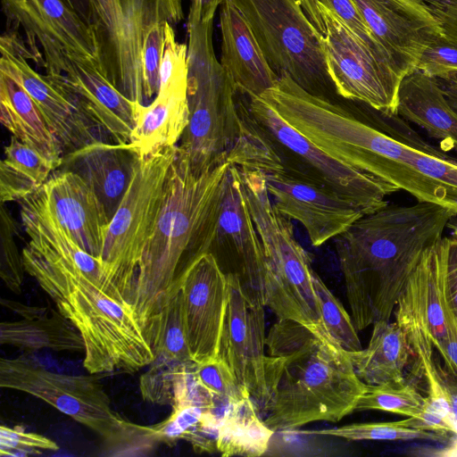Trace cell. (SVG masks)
<instances>
[{"mask_svg": "<svg viewBox=\"0 0 457 457\" xmlns=\"http://www.w3.org/2000/svg\"><path fill=\"white\" fill-rule=\"evenodd\" d=\"M247 100L252 117L279 158L282 172L339 194L365 214L387 205L386 197L401 190L330 156L288 124L262 97Z\"/></svg>", "mask_w": 457, "mask_h": 457, "instance_id": "11", "label": "cell"}, {"mask_svg": "<svg viewBox=\"0 0 457 457\" xmlns=\"http://www.w3.org/2000/svg\"><path fill=\"white\" fill-rule=\"evenodd\" d=\"M167 23L161 22L154 25L147 34L144 44L142 66L147 104L154 99L160 88V66Z\"/></svg>", "mask_w": 457, "mask_h": 457, "instance_id": "44", "label": "cell"}, {"mask_svg": "<svg viewBox=\"0 0 457 457\" xmlns=\"http://www.w3.org/2000/svg\"><path fill=\"white\" fill-rule=\"evenodd\" d=\"M0 120L12 136L62 164V151L29 93L0 71Z\"/></svg>", "mask_w": 457, "mask_h": 457, "instance_id": "29", "label": "cell"}, {"mask_svg": "<svg viewBox=\"0 0 457 457\" xmlns=\"http://www.w3.org/2000/svg\"><path fill=\"white\" fill-rule=\"evenodd\" d=\"M393 314L410 345L429 344L440 351L457 316L448 290L445 237L423 252Z\"/></svg>", "mask_w": 457, "mask_h": 457, "instance_id": "18", "label": "cell"}, {"mask_svg": "<svg viewBox=\"0 0 457 457\" xmlns=\"http://www.w3.org/2000/svg\"><path fill=\"white\" fill-rule=\"evenodd\" d=\"M426 396H423L411 383L366 384L359 399L355 411H382L406 418L420 416Z\"/></svg>", "mask_w": 457, "mask_h": 457, "instance_id": "34", "label": "cell"}, {"mask_svg": "<svg viewBox=\"0 0 457 457\" xmlns=\"http://www.w3.org/2000/svg\"><path fill=\"white\" fill-rule=\"evenodd\" d=\"M438 353L447 372L457 378V316L449 327L446 340Z\"/></svg>", "mask_w": 457, "mask_h": 457, "instance_id": "49", "label": "cell"}, {"mask_svg": "<svg viewBox=\"0 0 457 457\" xmlns=\"http://www.w3.org/2000/svg\"><path fill=\"white\" fill-rule=\"evenodd\" d=\"M440 81L457 76V42L444 35L436 37L424 50L417 69Z\"/></svg>", "mask_w": 457, "mask_h": 457, "instance_id": "41", "label": "cell"}, {"mask_svg": "<svg viewBox=\"0 0 457 457\" xmlns=\"http://www.w3.org/2000/svg\"><path fill=\"white\" fill-rule=\"evenodd\" d=\"M295 430L305 436H328L348 441L425 440L445 444L451 439L435 432L405 427L399 420L352 423L330 428Z\"/></svg>", "mask_w": 457, "mask_h": 457, "instance_id": "33", "label": "cell"}, {"mask_svg": "<svg viewBox=\"0 0 457 457\" xmlns=\"http://www.w3.org/2000/svg\"><path fill=\"white\" fill-rule=\"evenodd\" d=\"M162 314L156 357L162 356L180 362L193 361L187 345L180 288L170 295Z\"/></svg>", "mask_w": 457, "mask_h": 457, "instance_id": "36", "label": "cell"}, {"mask_svg": "<svg viewBox=\"0 0 457 457\" xmlns=\"http://www.w3.org/2000/svg\"><path fill=\"white\" fill-rule=\"evenodd\" d=\"M451 105L457 111V80L440 81Z\"/></svg>", "mask_w": 457, "mask_h": 457, "instance_id": "52", "label": "cell"}, {"mask_svg": "<svg viewBox=\"0 0 457 457\" xmlns=\"http://www.w3.org/2000/svg\"><path fill=\"white\" fill-rule=\"evenodd\" d=\"M446 248L447 283L450 301L457 315V239L445 237Z\"/></svg>", "mask_w": 457, "mask_h": 457, "instance_id": "48", "label": "cell"}, {"mask_svg": "<svg viewBox=\"0 0 457 457\" xmlns=\"http://www.w3.org/2000/svg\"><path fill=\"white\" fill-rule=\"evenodd\" d=\"M99 46V70L126 97L147 105L142 56L147 34L184 19L182 0H86Z\"/></svg>", "mask_w": 457, "mask_h": 457, "instance_id": "10", "label": "cell"}, {"mask_svg": "<svg viewBox=\"0 0 457 457\" xmlns=\"http://www.w3.org/2000/svg\"><path fill=\"white\" fill-rule=\"evenodd\" d=\"M294 129L330 156L391 183L418 202L454 208L450 189L413 164L417 151L439 153L399 115L372 121L337 100L314 96L289 76L260 96ZM455 209V208H454Z\"/></svg>", "mask_w": 457, "mask_h": 457, "instance_id": "2", "label": "cell"}, {"mask_svg": "<svg viewBox=\"0 0 457 457\" xmlns=\"http://www.w3.org/2000/svg\"><path fill=\"white\" fill-rule=\"evenodd\" d=\"M209 253L225 273L238 278L249 300L264 303V251L245 197L238 167L234 164L229 165L222 183Z\"/></svg>", "mask_w": 457, "mask_h": 457, "instance_id": "16", "label": "cell"}, {"mask_svg": "<svg viewBox=\"0 0 457 457\" xmlns=\"http://www.w3.org/2000/svg\"><path fill=\"white\" fill-rule=\"evenodd\" d=\"M230 164L196 174L177 145L157 220L140 262L133 300L154 351L164 305L180 288L190 267L210 252L221 187Z\"/></svg>", "mask_w": 457, "mask_h": 457, "instance_id": "4", "label": "cell"}, {"mask_svg": "<svg viewBox=\"0 0 457 457\" xmlns=\"http://www.w3.org/2000/svg\"><path fill=\"white\" fill-rule=\"evenodd\" d=\"M187 91L158 92L147 105L139 104L130 143L141 157L177 145L188 123Z\"/></svg>", "mask_w": 457, "mask_h": 457, "instance_id": "28", "label": "cell"}, {"mask_svg": "<svg viewBox=\"0 0 457 457\" xmlns=\"http://www.w3.org/2000/svg\"><path fill=\"white\" fill-rule=\"evenodd\" d=\"M187 45L177 42L172 24L165 29L158 92L187 91Z\"/></svg>", "mask_w": 457, "mask_h": 457, "instance_id": "39", "label": "cell"}, {"mask_svg": "<svg viewBox=\"0 0 457 457\" xmlns=\"http://www.w3.org/2000/svg\"><path fill=\"white\" fill-rule=\"evenodd\" d=\"M245 197L263 247L264 304L278 320L301 323L331 337L312 282L310 253L296 240L292 220L274 205L259 170L238 167Z\"/></svg>", "mask_w": 457, "mask_h": 457, "instance_id": "7", "label": "cell"}, {"mask_svg": "<svg viewBox=\"0 0 457 457\" xmlns=\"http://www.w3.org/2000/svg\"><path fill=\"white\" fill-rule=\"evenodd\" d=\"M93 375L55 372L24 356L0 359L2 388L42 400L97 434L105 444L119 437L129 420L112 408L109 395Z\"/></svg>", "mask_w": 457, "mask_h": 457, "instance_id": "13", "label": "cell"}, {"mask_svg": "<svg viewBox=\"0 0 457 457\" xmlns=\"http://www.w3.org/2000/svg\"><path fill=\"white\" fill-rule=\"evenodd\" d=\"M375 38L404 76L444 30L425 0H354Z\"/></svg>", "mask_w": 457, "mask_h": 457, "instance_id": "21", "label": "cell"}, {"mask_svg": "<svg viewBox=\"0 0 457 457\" xmlns=\"http://www.w3.org/2000/svg\"><path fill=\"white\" fill-rule=\"evenodd\" d=\"M365 349L347 352L358 377L369 385L400 384L413 353L404 330L395 321L374 323Z\"/></svg>", "mask_w": 457, "mask_h": 457, "instance_id": "27", "label": "cell"}, {"mask_svg": "<svg viewBox=\"0 0 457 457\" xmlns=\"http://www.w3.org/2000/svg\"><path fill=\"white\" fill-rule=\"evenodd\" d=\"M318 1L331 9L346 24V26L362 40L386 54L366 23L354 0Z\"/></svg>", "mask_w": 457, "mask_h": 457, "instance_id": "46", "label": "cell"}, {"mask_svg": "<svg viewBox=\"0 0 457 457\" xmlns=\"http://www.w3.org/2000/svg\"><path fill=\"white\" fill-rule=\"evenodd\" d=\"M228 302L220 356L247 389L258 413L265 416L270 400V376L274 362L266 350L262 302L249 300L238 278L228 274Z\"/></svg>", "mask_w": 457, "mask_h": 457, "instance_id": "17", "label": "cell"}, {"mask_svg": "<svg viewBox=\"0 0 457 457\" xmlns=\"http://www.w3.org/2000/svg\"><path fill=\"white\" fill-rule=\"evenodd\" d=\"M314 290L320 303L323 323L331 337L345 351L362 349L351 314L328 289L318 273L312 274Z\"/></svg>", "mask_w": 457, "mask_h": 457, "instance_id": "35", "label": "cell"}, {"mask_svg": "<svg viewBox=\"0 0 457 457\" xmlns=\"http://www.w3.org/2000/svg\"><path fill=\"white\" fill-rule=\"evenodd\" d=\"M275 432L258 413L251 397L231 403L219 427L217 453L221 456L263 455Z\"/></svg>", "mask_w": 457, "mask_h": 457, "instance_id": "32", "label": "cell"}, {"mask_svg": "<svg viewBox=\"0 0 457 457\" xmlns=\"http://www.w3.org/2000/svg\"><path fill=\"white\" fill-rule=\"evenodd\" d=\"M261 173L276 208L303 225L313 246L334 239L365 215L349 199L317 184L280 171Z\"/></svg>", "mask_w": 457, "mask_h": 457, "instance_id": "20", "label": "cell"}, {"mask_svg": "<svg viewBox=\"0 0 457 457\" xmlns=\"http://www.w3.org/2000/svg\"><path fill=\"white\" fill-rule=\"evenodd\" d=\"M220 64L238 94L251 98L272 87L278 76L269 65L249 25L230 0L220 5Z\"/></svg>", "mask_w": 457, "mask_h": 457, "instance_id": "25", "label": "cell"}, {"mask_svg": "<svg viewBox=\"0 0 457 457\" xmlns=\"http://www.w3.org/2000/svg\"><path fill=\"white\" fill-rule=\"evenodd\" d=\"M230 1L278 77L287 75L307 92L336 100L326 65L323 36L297 0Z\"/></svg>", "mask_w": 457, "mask_h": 457, "instance_id": "8", "label": "cell"}, {"mask_svg": "<svg viewBox=\"0 0 457 457\" xmlns=\"http://www.w3.org/2000/svg\"><path fill=\"white\" fill-rule=\"evenodd\" d=\"M212 26L213 20L187 22L189 115L179 146L196 174L226 162L264 170L273 163V150L216 58Z\"/></svg>", "mask_w": 457, "mask_h": 457, "instance_id": "6", "label": "cell"}, {"mask_svg": "<svg viewBox=\"0 0 457 457\" xmlns=\"http://www.w3.org/2000/svg\"><path fill=\"white\" fill-rule=\"evenodd\" d=\"M152 426H141L128 421L118 438L105 443V454L114 456L147 455L157 445Z\"/></svg>", "mask_w": 457, "mask_h": 457, "instance_id": "45", "label": "cell"}, {"mask_svg": "<svg viewBox=\"0 0 457 457\" xmlns=\"http://www.w3.org/2000/svg\"><path fill=\"white\" fill-rule=\"evenodd\" d=\"M14 30L0 39V71L19 83L31 96L58 140L62 156L97 141L110 142L81 108L63 74H40L29 64V47Z\"/></svg>", "mask_w": 457, "mask_h": 457, "instance_id": "14", "label": "cell"}, {"mask_svg": "<svg viewBox=\"0 0 457 457\" xmlns=\"http://www.w3.org/2000/svg\"><path fill=\"white\" fill-rule=\"evenodd\" d=\"M0 343L23 350L48 349L55 352H84L78 329L58 311H46L30 317L0 324Z\"/></svg>", "mask_w": 457, "mask_h": 457, "instance_id": "30", "label": "cell"}, {"mask_svg": "<svg viewBox=\"0 0 457 457\" xmlns=\"http://www.w3.org/2000/svg\"><path fill=\"white\" fill-rule=\"evenodd\" d=\"M176 149L177 145L140 158L108 226L99 259L103 272L132 306L140 262L157 220Z\"/></svg>", "mask_w": 457, "mask_h": 457, "instance_id": "9", "label": "cell"}, {"mask_svg": "<svg viewBox=\"0 0 457 457\" xmlns=\"http://www.w3.org/2000/svg\"><path fill=\"white\" fill-rule=\"evenodd\" d=\"M222 0H191L187 22L209 21L213 20Z\"/></svg>", "mask_w": 457, "mask_h": 457, "instance_id": "50", "label": "cell"}, {"mask_svg": "<svg viewBox=\"0 0 457 457\" xmlns=\"http://www.w3.org/2000/svg\"><path fill=\"white\" fill-rule=\"evenodd\" d=\"M453 79L457 80V76H455Z\"/></svg>", "mask_w": 457, "mask_h": 457, "instance_id": "56", "label": "cell"}, {"mask_svg": "<svg viewBox=\"0 0 457 457\" xmlns=\"http://www.w3.org/2000/svg\"><path fill=\"white\" fill-rule=\"evenodd\" d=\"M457 211L431 202L368 213L334 238L357 331L389 321L423 252L444 237Z\"/></svg>", "mask_w": 457, "mask_h": 457, "instance_id": "3", "label": "cell"}, {"mask_svg": "<svg viewBox=\"0 0 457 457\" xmlns=\"http://www.w3.org/2000/svg\"><path fill=\"white\" fill-rule=\"evenodd\" d=\"M444 33L457 42V0H425Z\"/></svg>", "mask_w": 457, "mask_h": 457, "instance_id": "47", "label": "cell"}, {"mask_svg": "<svg viewBox=\"0 0 457 457\" xmlns=\"http://www.w3.org/2000/svg\"><path fill=\"white\" fill-rule=\"evenodd\" d=\"M226 403L227 401H223L214 409L200 406L172 409L171 414L166 420L152 425L154 434L159 443L171 445L179 439L185 440L210 411L222 408Z\"/></svg>", "mask_w": 457, "mask_h": 457, "instance_id": "42", "label": "cell"}, {"mask_svg": "<svg viewBox=\"0 0 457 457\" xmlns=\"http://www.w3.org/2000/svg\"><path fill=\"white\" fill-rule=\"evenodd\" d=\"M62 74L79 104L101 133L116 144L130 143L140 104L126 97L87 59L65 53Z\"/></svg>", "mask_w": 457, "mask_h": 457, "instance_id": "23", "label": "cell"}, {"mask_svg": "<svg viewBox=\"0 0 457 457\" xmlns=\"http://www.w3.org/2000/svg\"><path fill=\"white\" fill-rule=\"evenodd\" d=\"M306 4V14L313 24V26L318 29V31L324 35L325 33V26L324 22L321 19V16L318 11L317 7V0H304Z\"/></svg>", "mask_w": 457, "mask_h": 457, "instance_id": "51", "label": "cell"}, {"mask_svg": "<svg viewBox=\"0 0 457 457\" xmlns=\"http://www.w3.org/2000/svg\"><path fill=\"white\" fill-rule=\"evenodd\" d=\"M397 114L457 152V111L437 79L419 70L406 75L399 88Z\"/></svg>", "mask_w": 457, "mask_h": 457, "instance_id": "26", "label": "cell"}, {"mask_svg": "<svg viewBox=\"0 0 457 457\" xmlns=\"http://www.w3.org/2000/svg\"><path fill=\"white\" fill-rule=\"evenodd\" d=\"M71 7L76 8L75 6V3L77 2V0H65Z\"/></svg>", "mask_w": 457, "mask_h": 457, "instance_id": "55", "label": "cell"}, {"mask_svg": "<svg viewBox=\"0 0 457 457\" xmlns=\"http://www.w3.org/2000/svg\"><path fill=\"white\" fill-rule=\"evenodd\" d=\"M266 346L274 363L263 420L275 433L316 421L337 422L354 412L366 384L333 338L299 322L278 320L266 336Z\"/></svg>", "mask_w": 457, "mask_h": 457, "instance_id": "5", "label": "cell"}, {"mask_svg": "<svg viewBox=\"0 0 457 457\" xmlns=\"http://www.w3.org/2000/svg\"><path fill=\"white\" fill-rule=\"evenodd\" d=\"M297 1L300 3V4H301L302 8L303 9L304 12L306 13V10H307V9H306V4H305V1H304V0H297ZM306 15H307V14H306Z\"/></svg>", "mask_w": 457, "mask_h": 457, "instance_id": "54", "label": "cell"}, {"mask_svg": "<svg viewBox=\"0 0 457 457\" xmlns=\"http://www.w3.org/2000/svg\"><path fill=\"white\" fill-rule=\"evenodd\" d=\"M1 4L9 29H23L33 61L46 74H62L65 53L92 61L99 69L94 27L65 0H1Z\"/></svg>", "mask_w": 457, "mask_h": 457, "instance_id": "15", "label": "cell"}, {"mask_svg": "<svg viewBox=\"0 0 457 457\" xmlns=\"http://www.w3.org/2000/svg\"><path fill=\"white\" fill-rule=\"evenodd\" d=\"M195 372L199 381L222 400L237 403L251 397L229 365L220 355L204 362H195Z\"/></svg>", "mask_w": 457, "mask_h": 457, "instance_id": "37", "label": "cell"}, {"mask_svg": "<svg viewBox=\"0 0 457 457\" xmlns=\"http://www.w3.org/2000/svg\"><path fill=\"white\" fill-rule=\"evenodd\" d=\"M19 204L30 238L21 253L25 271L79 332L86 370L134 373L149 366L156 357L149 338L133 306L106 281L100 260L29 197Z\"/></svg>", "mask_w": 457, "mask_h": 457, "instance_id": "1", "label": "cell"}, {"mask_svg": "<svg viewBox=\"0 0 457 457\" xmlns=\"http://www.w3.org/2000/svg\"><path fill=\"white\" fill-rule=\"evenodd\" d=\"M187 345L194 362L220 355L228 302V275L207 253L187 271L181 286Z\"/></svg>", "mask_w": 457, "mask_h": 457, "instance_id": "19", "label": "cell"}, {"mask_svg": "<svg viewBox=\"0 0 457 457\" xmlns=\"http://www.w3.org/2000/svg\"><path fill=\"white\" fill-rule=\"evenodd\" d=\"M140 158L138 148L132 143L97 141L63 155L59 168L78 174L99 198L112 220Z\"/></svg>", "mask_w": 457, "mask_h": 457, "instance_id": "24", "label": "cell"}, {"mask_svg": "<svg viewBox=\"0 0 457 457\" xmlns=\"http://www.w3.org/2000/svg\"><path fill=\"white\" fill-rule=\"evenodd\" d=\"M58 445L52 439L32 432H27L21 427L0 428V455L27 456L39 454L45 451H56Z\"/></svg>", "mask_w": 457, "mask_h": 457, "instance_id": "43", "label": "cell"}, {"mask_svg": "<svg viewBox=\"0 0 457 457\" xmlns=\"http://www.w3.org/2000/svg\"><path fill=\"white\" fill-rule=\"evenodd\" d=\"M16 221L2 204L0 211V277L5 287L14 294H21L24 279V265L14 239Z\"/></svg>", "mask_w": 457, "mask_h": 457, "instance_id": "38", "label": "cell"}, {"mask_svg": "<svg viewBox=\"0 0 457 457\" xmlns=\"http://www.w3.org/2000/svg\"><path fill=\"white\" fill-rule=\"evenodd\" d=\"M316 3L325 26L327 70L337 95L386 116L398 115V93L405 76L384 52L358 37L328 6Z\"/></svg>", "mask_w": 457, "mask_h": 457, "instance_id": "12", "label": "cell"}, {"mask_svg": "<svg viewBox=\"0 0 457 457\" xmlns=\"http://www.w3.org/2000/svg\"><path fill=\"white\" fill-rule=\"evenodd\" d=\"M448 228L451 229V237L457 239V219L453 222H450Z\"/></svg>", "mask_w": 457, "mask_h": 457, "instance_id": "53", "label": "cell"}, {"mask_svg": "<svg viewBox=\"0 0 457 457\" xmlns=\"http://www.w3.org/2000/svg\"><path fill=\"white\" fill-rule=\"evenodd\" d=\"M28 197L50 214L80 248L100 259L111 220L78 174L57 169Z\"/></svg>", "mask_w": 457, "mask_h": 457, "instance_id": "22", "label": "cell"}, {"mask_svg": "<svg viewBox=\"0 0 457 457\" xmlns=\"http://www.w3.org/2000/svg\"><path fill=\"white\" fill-rule=\"evenodd\" d=\"M179 363L165 357H155L139 379V389L144 400L160 405H174L175 382Z\"/></svg>", "mask_w": 457, "mask_h": 457, "instance_id": "40", "label": "cell"}, {"mask_svg": "<svg viewBox=\"0 0 457 457\" xmlns=\"http://www.w3.org/2000/svg\"><path fill=\"white\" fill-rule=\"evenodd\" d=\"M58 164L12 136L0 163V201L20 202L39 189Z\"/></svg>", "mask_w": 457, "mask_h": 457, "instance_id": "31", "label": "cell"}]
</instances>
